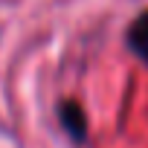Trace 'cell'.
Instances as JSON below:
<instances>
[{
    "label": "cell",
    "instance_id": "7a4b0ae2",
    "mask_svg": "<svg viewBox=\"0 0 148 148\" xmlns=\"http://www.w3.org/2000/svg\"><path fill=\"white\" fill-rule=\"evenodd\" d=\"M125 41H128V49H131L139 61L148 64V12H139V15L131 21Z\"/></svg>",
    "mask_w": 148,
    "mask_h": 148
},
{
    "label": "cell",
    "instance_id": "6da1fadb",
    "mask_svg": "<svg viewBox=\"0 0 148 148\" xmlns=\"http://www.w3.org/2000/svg\"><path fill=\"white\" fill-rule=\"evenodd\" d=\"M58 122H61V128L67 131V136L73 142H84L87 139V116H84V110H82L79 102L64 99L58 105Z\"/></svg>",
    "mask_w": 148,
    "mask_h": 148
}]
</instances>
